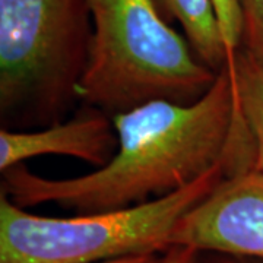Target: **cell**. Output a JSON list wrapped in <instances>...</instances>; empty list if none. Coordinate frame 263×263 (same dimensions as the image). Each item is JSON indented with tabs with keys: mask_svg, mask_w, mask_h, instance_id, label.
<instances>
[{
	"mask_svg": "<svg viewBox=\"0 0 263 263\" xmlns=\"http://www.w3.org/2000/svg\"><path fill=\"white\" fill-rule=\"evenodd\" d=\"M92 19L86 0H0V122H62L79 103Z\"/></svg>",
	"mask_w": 263,
	"mask_h": 263,
	"instance_id": "obj_4",
	"label": "cell"
},
{
	"mask_svg": "<svg viewBox=\"0 0 263 263\" xmlns=\"http://www.w3.org/2000/svg\"><path fill=\"white\" fill-rule=\"evenodd\" d=\"M161 254L158 253H145V254H132L119 259H111L100 263H160Z\"/></svg>",
	"mask_w": 263,
	"mask_h": 263,
	"instance_id": "obj_13",
	"label": "cell"
},
{
	"mask_svg": "<svg viewBox=\"0 0 263 263\" xmlns=\"http://www.w3.org/2000/svg\"><path fill=\"white\" fill-rule=\"evenodd\" d=\"M92 19L79 103L105 113L165 100L192 104L215 84L186 35L162 16L155 0H86Z\"/></svg>",
	"mask_w": 263,
	"mask_h": 263,
	"instance_id": "obj_2",
	"label": "cell"
},
{
	"mask_svg": "<svg viewBox=\"0 0 263 263\" xmlns=\"http://www.w3.org/2000/svg\"><path fill=\"white\" fill-rule=\"evenodd\" d=\"M241 10V50L263 65V0H238Z\"/></svg>",
	"mask_w": 263,
	"mask_h": 263,
	"instance_id": "obj_9",
	"label": "cell"
},
{
	"mask_svg": "<svg viewBox=\"0 0 263 263\" xmlns=\"http://www.w3.org/2000/svg\"><path fill=\"white\" fill-rule=\"evenodd\" d=\"M243 120L233 65L196 103L157 100L113 116L119 146L101 168L47 179L25 164L2 171L0 193L21 208L53 203L76 214L142 205L187 187L224 158Z\"/></svg>",
	"mask_w": 263,
	"mask_h": 263,
	"instance_id": "obj_1",
	"label": "cell"
},
{
	"mask_svg": "<svg viewBox=\"0 0 263 263\" xmlns=\"http://www.w3.org/2000/svg\"><path fill=\"white\" fill-rule=\"evenodd\" d=\"M228 60H233L241 47V10L238 0H212Z\"/></svg>",
	"mask_w": 263,
	"mask_h": 263,
	"instance_id": "obj_10",
	"label": "cell"
},
{
	"mask_svg": "<svg viewBox=\"0 0 263 263\" xmlns=\"http://www.w3.org/2000/svg\"><path fill=\"white\" fill-rule=\"evenodd\" d=\"M250 164V145L235 130L224 158L202 177L136 206L54 218L31 214L0 193V263H100L132 254H162L180 218L228 173Z\"/></svg>",
	"mask_w": 263,
	"mask_h": 263,
	"instance_id": "obj_3",
	"label": "cell"
},
{
	"mask_svg": "<svg viewBox=\"0 0 263 263\" xmlns=\"http://www.w3.org/2000/svg\"><path fill=\"white\" fill-rule=\"evenodd\" d=\"M162 16L177 22L197 57L215 72L228 62L212 0H155Z\"/></svg>",
	"mask_w": 263,
	"mask_h": 263,
	"instance_id": "obj_7",
	"label": "cell"
},
{
	"mask_svg": "<svg viewBox=\"0 0 263 263\" xmlns=\"http://www.w3.org/2000/svg\"><path fill=\"white\" fill-rule=\"evenodd\" d=\"M197 252L186 246H171L161 254L160 263H193Z\"/></svg>",
	"mask_w": 263,
	"mask_h": 263,
	"instance_id": "obj_12",
	"label": "cell"
},
{
	"mask_svg": "<svg viewBox=\"0 0 263 263\" xmlns=\"http://www.w3.org/2000/svg\"><path fill=\"white\" fill-rule=\"evenodd\" d=\"M171 246L263 260V171L256 164L228 173L177 221Z\"/></svg>",
	"mask_w": 263,
	"mask_h": 263,
	"instance_id": "obj_5",
	"label": "cell"
},
{
	"mask_svg": "<svg viewBox=\"0 0 263 263\" xmlns=\"http://www.w3.org/2000/svg\"><path fill=\"white\" fill-rule=\"evenodd\" d=\"M119 146L113 116L81 104L72 117L40 129H0V171L41 155H66L101 168Z\"/></svg>",
	"mask_w": 263,
	"mask_h": 263,
	"instance_id": "obj_6",
	"label": "cell"
},
{
	"mask_svg": "<svg viewBox=\"0 0 263 263\" xmlns=\"http://www.w3.org/2000/svg\"><path fill=\"white\" fill-rule=\"evenodd\" d=\"M193 263H263V260L231 256V254L215 253V252H197Z\"/></svg>",
	"mask_w": 263,
	"mask_h": 263,
	"instance_id": "obj_11",
	"label": "cell"
},
{
	"mask_svg": "<svg viewBox=\"0 0 263 263\" xmlns=\"http://www.w3.org/2000/svg\"><path fill=\"white\" fill-rule=\"evenodd\" d=\"M228 62L234 70L238 105L253 139L256 167L263 171V65L241 48Z\"/></svg>",
	"mask_w": 263,
	"mask_h": 263,
	"instance_id": "obj_8",
	"label": "cell"
}]
</instances>
